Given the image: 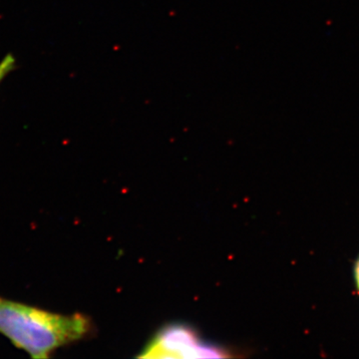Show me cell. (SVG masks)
<instances>
[{"mask_svg":"<svg viewBox=\"0 0 359 359\" xmlns=\"http://www.w3.org/2000/svg\"><path fill=\"white\" fill-rule=\"evenodd\" d=\"M81 313L63 316L0 297V334L34 359H47L60 347L88 334Z\"/></svg>","mask_w":359,"mask_h":359,"instance_id":"cell-1","label":"cell"},{"mask_svg":"<svg viewBox=\"0 0 359 359\" xmlns=\"http://www.w3.org/2000/svg\"><path fill=\"white\" fill-rule=\"evenodd\" d=\"M224 347L204 341L196 330L174 323L159 330L142 351L141 358H230Z\"/></svg>","mask_w":359,"mask_h":359,"instance_id":"cell-2","label":"cell"},{"mask_svg":"<svg viewBox=\"0 0 359 359\" xmlns=\"http://www.w3.org/2000/svg\"><path fill=\"white\" fill-rule=\"evenodd\" d=\"M16 60L13 54H8V55H6V57L2 59L1 62H0V83L4 81V78H6L11 71L14 70Z\"/></svg>","mask_w":359,"mask_h":359,"instance_id":"cell-3","label":"cell"},{"mask_svg":"<svg viewBox=\"0 0 359 359\" xmlns=\"http://www.w3.org/2000/svg\"><path fill=\"white\" fill-rule=\"evenodd\" d=\"M355 276H356V283H358V287L359 290V262H358V266H356Z\"/></svg>","mask_w":359,"mask_h":359,"instance_id":"cell-4","label":"cell"}]
</instances>
